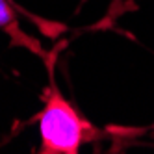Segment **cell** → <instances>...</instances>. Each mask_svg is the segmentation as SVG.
<instances>
[{
  "instance_id": "6da1fadb",
  "label": "cell",
  "mask_w": 154,
  "mask_h": 154,
  "mask_svg": "<svg viewBox=\"0 0 154 154\" xmlns=\"http://www.w3.org/2000/svg\"><path fill=\"white\" fill-rule=\"evenodd\" d=\"M45 106L39 113V134L43 154H76L84 143L100 139L95 125L84 119L58 87L45 93Z\"/></svg>"
},
{
  "instance_id": "3957f363",
  "label": "cell",
  "mask_w": 154,
  "mask_h": 154,
  "mask_svg": "<svg viewBox=\"0 0 154 154\" xmlns=\"http://www.w3.org/2000/svg\"><path fill=\"white\" fill-rule=\"evenodd\" d=\"M152 128H154V126H152Z\"/></svg>"
},
{
  "instance_id": "7a4b0ae2",
  "label": "cell",
  "mask_w": 154,
  "mask_h": 154,
  "mask_svg": "<svg viewBox=\"0 0 154 154\" xmlns=\"http://www.w3.org/2000/svg\"><path fill=\"white\" fill-rule=\"evenodd\" d=\"M17 15L13 11V8L9 6L8 0H0V28H8L15 24Z\"/></svg>"
}]
</instances>
